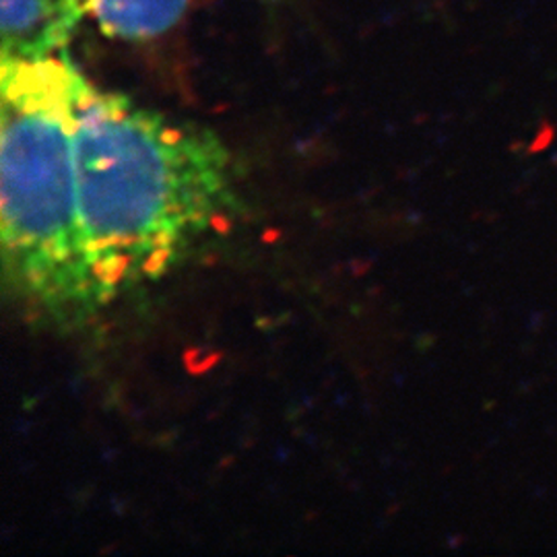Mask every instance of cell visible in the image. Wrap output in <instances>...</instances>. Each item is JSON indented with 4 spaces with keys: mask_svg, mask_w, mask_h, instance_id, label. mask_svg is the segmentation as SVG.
<instances>
[{
    "mask_svg": "<svg viewBox=\"0 0 557 557\" xmlns=\"http://www.w3.org/2000/svg\"><path fill=\"white\" fill-rule=\"evenodd\" d=\"M79 220L108 301L168 275L234 211L220 137L87 81L75 126Z\"/></svg>",
    "mask_w": 557,
    "mask_h": 557,
    "instance_id": "1",
    "label": "cell"
},
{
    "mask_svg": "<svg viewBox=\"0 0 557 557\" xmlns=\"http://www.w3.org/2000/svg\"><path fill=\"white\" fill-rule=\"evenodd\" d=\"M87 79L66 50L2 59L0 234L15 294L57 320L106 306L87 259L77 202L75 126Z\"/></svg>",
    "mask_w": 557,
    "mask_h": 557,
    "instance_id": "2",
    "label": "cell"
},
{
    "mask_svg": "<svg viewBox=\"0 0 557 557\" xmlns=\"http://www.w3.org/2000/svg\"><path fill=\"white\" fill-rule=\"evenodd\" d=\"M83 17L81 0H0L2 59L59 54Z\"/></svg>",
    "mask_w": 557,
    "mask_h": 557,
    "instance_id": "3",
    "label": "cell"
},
{
    "mask_svg": "<svg viewBox=\"0 0 557 557\" xmlns=\"http://www.w3.org/2000/svg\"><path fill=\"white\" fill-rule=\"evenodd\" d=\"M190 0H81L101 34L124 41L153 40L184 17Z\"/></svg>",
    "mask_w": 557,
    "mask_h": 557,
    "instance_id": "4",
    "label": "cell"
}]
</instances>
